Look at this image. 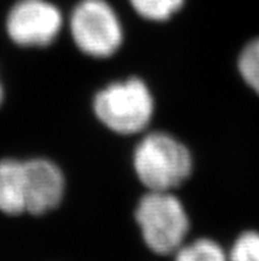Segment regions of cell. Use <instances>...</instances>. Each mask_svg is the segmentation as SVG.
Returning <instances> with one entry per match:
<instances>
[{
    "label": "cell",
    "mask_w": 259,
    "mask_h": 261,
    "mask_svg": "<svg viewBox=\"0 0 259 261\" xmlns=\"http://www.w3.org/2000/svg\"><path fill=\"white\" fill-rule=\"evenodd\" d=\"M76 45L85 55L108 57L119 49L123 32L118 16L105 0H82L70 17Z\"/></svg>",
    "instance_id": "4"
},
{
    "label": "cell",
    "mask_w": 259,
    "mask_h": 261,
    "mask_svg": "<svg viewBox=\"0 0 259 261\" xmlns=\"http://www.w3.org/2000/svg\"><path fill=\"white\" fill-rule=\"evenodd\" d=\"M172 257L174 261H229V253L214 239L200 236L184 243Z\"/></svg>",
    "instance_id": "8"
},
{
    "label": "cell",
    "mask_w": 259,
    "mask_h": 261,
    "mask_svg": "<svg viewBox=\"0 0 259 261\" xmlns=\"http://www.w3.org/2000/svg\"><path fill=\"white\" fill-rule=\"evenodd\" d=\"M94 112L108 129L135 134L147 127L154 114V99L141 80L128 79L110 84L95 96Z\"/></svg>",
    "instance_id": "3"
},
{
    "label": "cell",
    "mask_w": 259,
    "mask_h": 261,
    "mask_svg": "<svg viewBox=\"0 0 259 261\" xmlns=\"http://www.w3.org/2000/svg\"><path fill=\"white\" fill-rule=\"evenodd\" d=\"M0 211L11 216L26 212L24 162L15 159L0 162Z\"/></svg>",
    "instance_id": "7"
},
{
    "label": "cell",
    "mask_w": 259,
    "mask_h": 261,
    "mask_svg": "<svg viewBox=\"0 0 259 261\" xmlns=\"http://www.w3.org/2000/svg\"><path fill=\"white\" fill-rule=\"evenodd\" d=\"M227 253L229 261H259L258 229H245L240 232Z\"/></svg>",
    "instance_id": "10"
},
{
    "label": "cell",
    "mask_w": 259,
    "mask_h": 261,
    "mask_svg": "<svg viewBox=\"0 0 259 261\" xmlns=\"http://www.w3.org/2000/svg\"><path fill=\"white\" fill-rule=\"evenodd\" d=\"M26 212L43 216L61 204L65 192V179L56 165L48 159L24 162Z\"/></svg>",
    "instance_id": "6"
},
{
    "label": "cell",
    "mask_w": 259,
    "mask_h": 261,
    "mask_svg": "<svg viewBox=\"0 0 259 261\" xmlns=\"http://www.w3.org/2000/svg\"><path fill=\"white\" fill-rule=\"evenodd\" d=\"M61 27V12L45 0H20L7 19L8 35L23 46L49 45L59 36Z\"/></svg>",
    "instance_id": "5"
},
{
    "label": "cell",
    "mask_w": 259,
    "mask_h": 261,
    "mask_svg": "<svg viewBox=\"0 0 259 261\" xmlns=\"http://www.w3.org/2000/svg\"><path fill=\"white\" fill-rule=\"evenodd\" d=\"M241 76L247 85L259 94V39L250 41L238 60Z\"/></svg>",
    "instance_id": "11"
},
{
    "label": "cell",
    "mask_w": 259,
    "mask_h": 261,
    "mask_svg": "<svg viewBox=\"0 0 259 261\" xmlns=\"http://www.w3.org/2000/svg\"><path fill=\"white\" fill-rule=\"evenodd\" d=\"M130 3L141 17L164 21L180 10L184 0H130Z\"/></svg>",
    "instance_id": "9"
},
{
    "label": "cell",
    "mask_w": 259,
    "mask_h": 261,
    "mask_svg": "<svg viewBox=\"0 0 259 261\" xmlns=\"http://www.w3.org/2000/svg\"><path fill=\"white\" fill-rule=\"evenodd\" d=\"M134 222L154 255L169 257L189 239L192 220L180 199L169 191H150L139 200Z\"/></svg>",
    "instance_id": "1"
},
{
    "label": "cell",
    "mask_w": 259,
    "mask_h": 261,
    "mask_svg": "<svg viewBox=\"0 0 259 261\" xmlns=\"http://www.w3.org/2000/svg\"><path fill=\"white\" fill-rule=\"evenodd\" d=\"M2 99H3V89H2V86H0V102H2Z\"/></svg>",
    "instance_id": "12"
},
{
    "label": "cell",
    "mask_w": 259,
    "mask_h": 261,
    "mask_svg": "<svg viewBox=\"0 0 259 261\" xmlns=\"http://www.w3.org/2000/svg\"><path fill=\"white\" fill-rule=\"evenodd\" d=\"M134 167L150 191H171L189 176L192 156L176 138L165 133H154L136 146Z\"/></svg>",
    "instance_id": "2"
}]
</instances>
